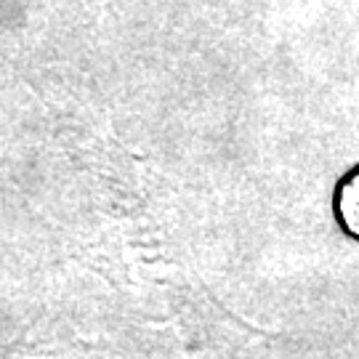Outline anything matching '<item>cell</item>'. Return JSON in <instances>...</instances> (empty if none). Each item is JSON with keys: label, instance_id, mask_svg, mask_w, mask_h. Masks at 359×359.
I'll use <instances>...</instances> for the list:
<instances>
[{"label": "cell", "instance_id": "1", "mask_svg": "<svg viewBox=\"0 0 359 359\" xmlns=\"http://www.w3.org/2000/svg\"><path fill=\"white\" fill-rule=\"evenodd\" d=\"M335 218L341 229L359 243V165L351 168L344 179L338 181L333 197Z\"/></svg>", "mask_w": 359, "mask_h": 359}]
</instances>
